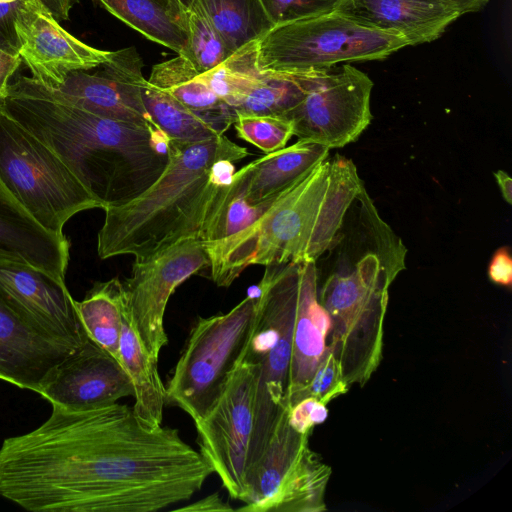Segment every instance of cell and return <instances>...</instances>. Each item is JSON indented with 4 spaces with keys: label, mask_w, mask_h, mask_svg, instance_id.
Returning a JSON list of instances; mask_svg holds the SVG:
<instances>
[{
    "label": "cell",
    "mask_w": 512,
    "mask_h": 512,
    "mask_svg": "<svg viewBox=\"0 0 512 512\" xmlns=\"http://www.w3.org/2000/svg\"><path fill=\"white\" fill-rule=\"evenodd\" d=\"M36 429L0 446V497L34 512H156L189 500L213 469L169 426L118 402L52 406Z\"/></svg>",
    "instance_id": "6da1fadb"
},
{
    "label": "cell",
    "mask_w": 512,
    "mask_h": 512,
    "mask_svg": "<svg viewBox=\"0 0 512 512\" xmlns=\"http://www.w3.org/2000/svg\"><path fill=\"white\" fill-rule=\"evenodd\" d=\"M0 111L52 150L104 210L136 199L169 162L171 140L159 127L92 114L32 77L9 84Z\"/></svg>",
    "instance_id": "7a4b0ae2"
},
{
    "label": "cell",
    "mask_w": 512,
    "mask_h": 512,
    "mask_svg": "<svg viewBox=\"0 0 512 512\" xmlns=\"http://www.w3.org/2000/svg\"><path fill=\"white\" fill-rule=\"evenodd\" d=\"M363 188L351 159L328 157L280 192L251 225L203 243L212 281L228 287L250 265L316 262L336 246L345 216Z\"/></svg>",
    "instance_id": "3957f363"
},
{
    "label": "cell",
    "mask_w": 512,
    "mask_h": 512,
    "mask_svg": "<svg viewBox=\"0 0 512 512\" xmlns=\"http://www.w3.org/2000/svg\"><path fill=\"white\" fill-rule=\"evenodd\" d=\"M248 150L225 135L198 142L171 140L161 176L131 202L105 209L97 237L101 259L147 258L188 238L200 239L219 190Z\"/></svg>",
    "instance_id": "277c9868"
},
{
    "label": "cell",
    "mask_w": 512,
    "mask_h": 512,
    "mask_svg": "<svg viewBox=\"0 0 512 512\" xmlns=\"http://www.w3.org/2000/svg\"><path fill=\"white\" fill-rule=\"evenodd\" d=\"M401 270L377 251L370 252L330 274L318 289L331 321L327 345L348 387L364 386L382 360L388 290Z\"/></svg>",
    "instance_id": "5b68a950"
},
{
    "label": "cell",
    "mask_w": 512,
    "mask_h": 512,
    "mask_svg": "<svg viewBox=\"0 0 512 512\" xmlns=\"http://www.w3.org/2000/svg\"><path fill=\"white\" fill-rule=\"evenodd\" d=\"M302 263L265 266L256 288L254 321L241 354L257 369L247 473L261 457L282 410L288 406L289 368Z\"/></svg>",
    "instance_id": "8992f818"
},
{
    "label": "cell",
    "mask_w": 512,
    "mask_h": 512,
    "mask_svg": "<svg viewBox=\"0 0 512 512\" xmlns=\"http://www.w3.org/2000/svg\"><path fill=\"white\" fill-rule=\"evenodd\" d=\"M0 181L36 223L59 237L72 216L101 208L52 150L2 111Z\"/></svg>",
    "instance_id": "52a82bcc"
},
{
    "label": "cell",
    "mask_w": 512,
    "mask_h": 512,
    "mask_svg": "<svg viewBox=\"0 0 512 512\" xmlns=\"http://www.w3.org/2000/svg\"><path fill=\"white\" fill-rule=\"evenodd\" d=\"M406 46L403 37L334 12L273 27L258 41L256 60L261 70L294 74L341 62L383 60Z\"/></svg>",
    "instance_id": "ba28073f"
},
{
    "label": "cell",
    "mask_w": 512,
    "mask_h": 512,
    "mask_svg": "<svg viewBox=\"0 0 512 512\" xmlns=\"http://www.w3.org/2000/svg\"><path fill=\"white\" fill-rule=\"evenodd\" d=\"M256 308L249 294L230 311L199 317L165 386L166 404L199 421L222 393L248 340Z\"/></svg>",
    "instance_id": "9c48e42d"
},
{
    "label": "cell",
    "mask_w": 512,
    "mask_h": 512,
    "mask_svg": "<svg viewBox=\"0 0 512 512\" xmlns=\"http://www.w3.org/2000/svg\"><path fill=\"white\" fill-rule=\"evenodd\" d=\"M288 406L282 410L261 457L247 473L245 505L238 511L326 510L331 468L310 448V433H299L288 423Z\"/></svg>",
    "instance_id": "30bf717a"
},
{
    "label": "cell",
    "mask_w": 512,
    "mask_h": 512,
    "mask_svg": "<svg viewBox=\"0 0 512 512\" xmlns=\"http://www.w3.org/2000/svg\"><path fill=\"white\" fill-rule=\"evenodd\" d=\"M303 88L300 102L283 117L293 135L328 149L354 142L372 120L373 82L356 67H339L293 74Z\"/></svg>",
    "instance_id": "8fae6325"
},
{
    "label": "cell",
    "mask_w": 512,
    "mask_h": 512,
    "mask_svg": "<svg viewBox=\"0 0 512 512\" xmlns=\"http://www.w3.org/2000/svg\"><path fill=\"white\" fill-rule=\"evenodd\" d=\"M256 377V365L240 356L216 402L194 423L200 454L229 496L242 502L254 427Z\"/></svg>",
    "instance_id": "7c38bea8"
},
{
    "label": "cell",
    "mask_w": 512,
    "mask_h": 512,
    "mask_svg": "<svg viewBox=\"0 0 512 512\" xmlns=\"http://www.w3.org/2000/svg\"><path fill=\"white\" fill-rule=\"evenodd\" d=\"M208 266L203 242L188 238L135 260L131 275L122 282L135 329L156 359L168 343L164 315L170 296L185 280Z\"/></svg>",
    "instance_id": "4fadbf2b"
},
{
    "label": "cell",
    "mask_w": 512,
    "mask_h": 512,
    "mask_svg": "<svg viewBox=\"0 0 512 512\" xmlns=\"http://www.w3.org/2000/svg\"><path fill=\"white\" fill-rule=\"evenodd\" d=\"M37 393L52 406L86 411L133 396L134 389L121 364L87 337L47 373Z\"/></svg>",
    "instance_id": "5bb4252c"
},
{
    "label": "cell",
    "mask_w": 512,
    "mask_h": 512,
    "mask_svg": "<svg viewBox=\"0 0 512 512\" xmlns=\"http://www.w3.org/2000/svg\"><path fill=\"white\" fill-rule=\"evenodd\" d=\"M102 69L70 73L54 91L92 114L144 126H157L143 104L139 79L142 60L134 47L110 52ZM48 87V86H47ZM158 127V126H157Z\"/></svg>",
    "instance_id": "9a60e30c"
},
{
    "label": "cell",
    "mask_w": 512,
    "mask_h": 512,
    "mask_svg": "<svg viewBox=\"0 0 512 512\" xmlns=\"http://www.w3.org/2000/svg\"><path fill=\"white\" fill-rule=\"evenodd\" d=\"M15 29L18 53L32 78L50 88H58L72 72L100 67L111 52L82 42L40 5L24 10Z\"/></svg>",
    "instance_id": "2e32d148"
},
{
    "label": "cell",
    "mask_w": 512,
    "mask_h": 512,
    "mask_svg": "<svg viewBox=\"0 0 512 512\" xmlns=\"http://www.w3.org/2000/svg\"><path fill=\"white\" fill-rule=\"evenodd\" d=\"M0 289L31 322L55 339L77 347L88 337L65 281L0 257Z\"/></svg>",
    "instance_id": "e0dca14e"
},
{
    "label": "cell",
    "mask_w": 512,
    "mask_h": 512,
    "mask_svg": "<svg viewBox=\"0 0 512 512\" xmlns=\"http://www.w3.org/2000/svg\"><path fill=\"white\" fill-rule=\"evenodd\" d=\"M256 46L234 53L209 70L205 80L236 114L284 116L300 102L303 88L293 74L261 70Z\"/></svg>",
    "instance_id": "ac0fdd59"
},
{
    "label": "cell",
    "mask_w": 512,
    "mask_h": 512,
    "mask_svg": "<svg viewBox=\"0 0 512 512\" xmlns=\"http://www.w3.org/2000/svg\"><path fill=\"white\" fill-rule=\"evenodd\" d=\"M74 348L37 327L0 289V380L37 393L47 373Z\"/></svg>",
    "instance_id": "d6986e66"
},
{
    "label": "cell",
    "mask_w": 512,
    "mask_h": 512,
    "mask_svg": "<svg viewBox=\"0 0 512 512\" xmlns=\"http://www.w3.org/2000/svg\"><path fill=\"white\" fill-rule=\"evenodd\" d=\"M336 12L367 28L403 37L409 46L436 40L461 16L442 0H345Z\"/></svg>",
    "instance_id": "ffe728a7"
},
{
    "label": "cell",
    "mask_w": 512,
    "mask_h": 512,
    "mask_svg": "<svg viewBox=\"0 0 512 512\" xmlns=\"http://www.w3.org/2000/svg\"><path fill=\"white\" fill-rule=\"evenodd\" d=\"M330 328L329 315L318 300L316 262L303 261L289 368V406L304 398L305 390L326 351Z\"/></svg>",
    "instance_id": "44dd1931"
},
{
    "label": "cell",
    "mask_w": 512,
    "mask_h": 512,
    "mask_svg": "<svg viewBox=\"0 0 512 512\" xmlns=\"http://www.w3.org/2000/svg\"><path fill=\"white\" fill-rule=\"evenodd\" d=\"M69 241L43 229L0 181V257L26 263L65 281Z\"/></svg>",
    "instance_id": "7402d4cb"
},
{
    "label": "cell",
    "mask_w": 512,
    "mask_h": 512,
    "mask_svg": "<svg viewBox=\"0 0 512 512\" xmlns=\"http://www.w3.org/2000/svg\"><path fill=\"white\" fill-rule=\"evenodd\" d=\"M327 147L306 139L257 158L235 171L229 188L249 205L276 196L329 157Z\"/></svg>",
    "instance_id": "603a6c76"
},
{
    "label": "cell",
    "mask_w": 512,
    "mask_h": 512,
    "mask_svg": "<svg viewBox=\"0 0 512 512\" xmlns=\"http://www.w3.org/2000/svg\"><path fill=\"white\" fill-rule=\"evenodd\" d=\"M148 82L170 93L219 135H223L237 118L235 110L209 88L181 55L154 65Z\"/></svg>",
    "instance_id": "cb8c5ba5"
},
{
    "label": "cell",
    "mask_w": 512,
    "mask_h": 512,
    "mask_svg": "<svg viewBox=\"0 0 512 512\" xmlns=\"http://www.w3.org/2000/svg\"><path fill=\"white\" fill-rule=\"evenodd\" d=\"M119 354L120 364L133 385L135 402L132 409L135 415L149 427L162 425L166 400L165 386L158 372V359L151 355L140 339L127 303L123 310Z\"/></svg>",
    "instance_id": "d4e9b609"
},
{
    "label": "cell",
    "mask_w": 512,
    "mask_h": 512,
    "mask_svg": "<svg viewBox=\"0 0 512 512\" xmlns=\"http://www.w3.org/2000/svg\"><path fill=\"white\" fill-rule=\"evenodd\" d=\"M122 22L178 55L189 36V9L181 0H96Z\"/></svg>",
    "instance_id": "484cf974"
},
{
    "label": "cell",
    "mask_w": 512,
    "mask_h": 512,
    "mask_svg": "<svg viewBox=\"0 0 512 512\" xmlns=\"http://www.w3.org/2000/svg\"><path fill=\"white\" fill-rule=\"evenodd\" d=\"M126 303L118 277L94 283L82 301H74L81 325L92 341L120 363V337Z\"/></svg>",
    "instance_id": "4316f807"
},
{
    "label": "cell",
    "mask_w": 512,
    "mask_h": 512,
    "mask_svg": "<svg viewBox=\"0 0 512 512\" xmlns=\"http://www.w3.org/2000/svg\"><path fill=\"white\" fill-rule=\"evenodd\" d=\"M233 55L255 45L274 26L260 0H196Z\"/></svg>",
    "instance_id": "83f0119b"
},
{
    "label": "cell",
    "mask_w": 512,
    "mask_h": 512,
    "mask_svg": "<svg viewBox=\"0 0 512 512\" xmlns=\"http://www.w3.org/2000/svg\"><path fill=\"white\" fill-rule=\"evenodd\" d=\"M139 88L145 109L170 140L198 142L221 136L170 93L150 84L144 76L139 79Z\"/></svg>",
    "instance_id": "f1b7e54d"
},
{
    "label": "cell",
    "mask_w": 512,
    "mask_h": 512,
    "mask_svg": "<svg viewBox=\"0 0 512 512\" xmlns=\"http://www.w3.org/2000/svg\"><path fill=\"white\" fill-rule=\"evenodd\" d=\"M189 9V36L181 56L203 74L225 62L232 54L196 0Z\"/></svg>",
    "instance_id": "f546056e"
},
{
    "label": "cell",
    "mask_w": 512,
    "mask_h": 512,
    "mask_svg": "<svg viewBox=\"0 0 512 512\" xmlns=\"http://www.w3.org/2000/svg\"><path fill=\"white\" fill-rule=\"evenodd\" d=\"M233 125L239 138L266 154L284 148L294 136L292 123L283 116L237 114Z\"/></svg>",
    "instance_id": "4dcf8cb0"
},
{
    "label": "cell",
    "mask_w": 512,
    "mask_h": 512,
    "mask_svg": "<svg viewBox=\"0 0 512 512\" xmlns=\"http://www.w3.org/2000/svg\"><path fill=\"white\" fill-rule=\"evenodd\" d=\"M273 26L334 13L345 0H260Z\"/></svg>",
    "instance_id": "1f68e13d"
},
{
    "label": "cell",
    "mask_w": 512,
    "mask_h": 512,
    "mask_svg": "<svg viewBox=\"0 0 512 512\" xmlns=\"http://www.w3.org/2000/svg\"><path fill=\"white\" fill-rule=\"evenodd\" d=\"M348 389L343 380L339 362L327 345L322 360L305 390L304 398L312 396L327 405L333 399L345 394Z\"/></svg>",
    "instance_id": "d6a6232c"
},
{
    "label": "cell",
    "mask_w": 512,
    "mask_h": 512,
    "mask_svg": "<svg viewBox=\"0 0 512 512\" xmlns=\"http://www.w3.org/2000/svg\"><path fill=\"white\" fill-rule=\"evenodd\" d=\"M318 399L308 396L292 406H288V423L299 433H310L316 425L322 424L328 409Z\"/></svg>",
    "instance_id": "836d02e7"
},
{
    "label": "cell",
    "mask_w": 512,
    "mask_h": 512,
    "mask_svg": "<svg viewBox=\"0 0 512 512\" xmlns=\"http://www.w3.org/2000/svg\"><path fill=\"white\" fill-rule=\"evenodd\" d=\"M39 5L35 0H0V48L19 54V40L15 24L27 8Z\"/></svg>",
    "instance_id": "e575fe53"
},
{
    "label": "cell",
    "mask_w": 512,
    "mask_h": 512,
    "mask_svg": "<svg viewBox=\"0 0 512 512\" xmlns=\"http://www.w3.org/2000/svg\"><path fill=\"white\" fill-rule=\"evenodd\" d=\"M488 277L497 285L511 287L512 258L508 247L502 246L494 252L488 266Z\"/></svg>",
    "instance_id": "d590c367"
},
{
    "label": "cell",
    "mask_w": 512,
    "mask_h": 512,
    "mask_svg": "<svg viewBox=\"0 0 512 512\" xmlns=\"http://www.w3.org/2000/svg\"><path fill=\"white\" fill-rule=\"evenodd\" d=\"M21 61L19 54H13L0 48V101L7 95L9 79L19 67Z\"/></svg>",
    "instance_id": "8d00e7d4"
},
{
    "label": "cell",
    "mask_w": 512,
    "mask_h": 512,
    "mask_svg": "<svg viewBox=\"0 0 512 512\" xmlns=\"http://www.w3.org/2000/svg\"><path fill=\"white\" fill-rule=\"evenodd\" d=\"M174 510L181 512L234 511V509L225 502L218 493L208 495L194 503L178 507Z\"/></svg>",
    "instance_id": "74e56055"
},
{
    "label": "cell",
    "mask_w": 512,
    "mask_h": 512,
    "mask_svg": "<svg viewBox=\"0 0 512 512\" xmlns=\"http://www.w3.org/2000/svg\"><path fill=\"white\" fill-rule=\"evenodd\" d=\"M43 9L49 12L57 21L69 18L70 11L77 0H35Z\"/></svg>",
    "instance_id": "f35d334b"
},
{
    "label": "cell",
    "mask_w": 512,
    "mask_h": 512,
    "mask_svg": "<svg viewBox=\"0 0 512 512\" xmlns=\"http://www.w3.org/2000/svg\"><path fill=\"white\" fill-rule=\"evenodd\" d=\"M453 5L460 15L481 11L489 0H442Z\"/></svg>",
    "instance_id": "ab89813d"
},
{
    "label": "cell",
    "mask_w": 512,
    "mask_h": 512,
    "mask_svg": "<svg viewBox=\"0 0 512 512\" xmlns=\"http://www.w3.org/2000/svg\"><path fill=\"white\" fill-rule=\"evenodd\" d=\"M494 177L500 189L503 199L508 203H512V179L502 170L494 172Z\"/></svg>",
    "instance_id": "60d3db41"
},
{
    "label": "cell",
    "mask_w": 512,
    "mask_h": 512,
    "mask_svg": "<svg viewBox=\"0 0 512 512\" xmlns=\"http://www.w3.org/2000/svg\"><path fill=\"white\" fill-rule=\"evenodd\" d=\"M181 1L189 8L194 0H181Z\"/></svg>",
    "instance_id": "b9f144b4"
}]
</instances>
